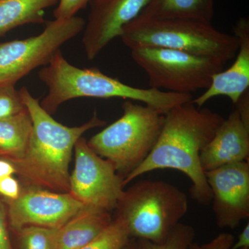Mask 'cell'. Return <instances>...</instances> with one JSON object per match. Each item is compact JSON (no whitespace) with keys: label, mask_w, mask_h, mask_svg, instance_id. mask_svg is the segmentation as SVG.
<instances>
[{"label":"cell","mask_w":249,"mask_h":249,"mask_svg":"<svg viewBox=\"0 0 249 249\" xmlns=\"http://www.w3.org/2000/svg\"><path fill=\"white\" fill-rule=\"evenodd\" d=\"M224 118L208 108H198L192 101L165 114L163 128L150 155L129 174L127 186L141 175L156 170L174 169L191 180V194L201 206H208L212 193L200 164V152L213 137Z\"/></svg>","instance_id":"cell-1"},{"label":"cell","mask_w":249,"mask_h":249,"mask_svg":"<svg viewBox=\"0 0 249 249\" xmlns=\"http://www.w3.org/2000/svg\"><path fill=\"white\" fill-rule=\"evenodd\" d=\"M32 122L27 150L20 160L11 162L24 186H35L56 193H70L69 172L75 144L87 131L103 127L106 122L96 111L88 122L64 125L41 107L27 88L19 90Z\"/></svg>","instance_id":"cell-2"},{"label":"cell","mask_w":249,"mask_h":249,"mask_svg":"<svg viewBox=\"0 0 249 249\" xmlns=\"http://www.w3.org/2000/svg\"><path fill=\"white\" fill-rule=\"evenodd\" d=\"M38 77L49 90L40 106L51 115L56 112L62 103L77 98H121L139 101L163 114L193 99L191 93L129 86L97 68H78L67 61L60 50L47 66L41 69Z\"/></svg>","instance_id":"cell-3"},{"label":"cell","mask_w":249,"mask_h":249,"mask_svg":"<svg viewBox=\"0 0 249 249\" xmlns=\"http://www.w3.org/2000/svg\"><path fill=\"white\" fill-rule=\"evenodd\" d=\"M124 45L160 47L207 57L226 64L235 58L239 42L233 35L221 32L211 23L183 19L139 16L123 29Z\"/></svg>","instance_id":"cell-4"},{"label":"cell","mask_w":249,"mask_h":249,"mask_svg":"<svg viewBox=\"0 0 249 249\" xmlns=\"http://www.w3.org/2000/svg\"><path fill=\"white\" fill-rule=\"evenodd\" d=\"M120 119L93 136L88 145L109 160L124 180L142 164L154 148L165 114L148 106L125 100Z\"/></svg>","instance_id":"cell-5"},{"label":"cell","mask_w":249,"mask_h":249,"mask_svg":"<svg viewBox=\"0 0 249 249\" xmlns=\"http://www.w3.org/2000/svg\"><path fill=\"white\" fill-rule=\"evenodd\" d=\"M188 209L186 193L163 181L141 180L118 203L117 215L127 224L130 237L161 243Z\"/></svg>","instance_id":"cell-6"},{"label":"cell","mask_w":249,"mask_h":249,"mask_svg":"<svg viewBox=\"0 0 249 249\" xmlns=\"http://www.w3.org/2000/svg\"><path fill=\"white\" fill-rule=\"evenodd\" d=\"M132 60L146 73L154 89L191 93L207 89L213 77L225 64L174 49L137 47L130 49Z\"/></svg>","instance_id":"cell-7"},{"label":"cell","mask_w":249,"mask_h":249,"mask_svg":"<svg viewBox=\"0 0 249 249\" xmlns=\"http://www.w3.org/2000/svg\"><path fill=\"white\" fill-rule=\"evenodd\" d=\"M86 21L74 16L48 21L39 35L0 43V85L13 83L33 70L47 66L60 47L84 29Z\"/></svg>","instance_id":"cell-8"},{"label":"cell","mask_w":249,"mask_h":249,"mask_svg":"<svg viewBox=\"0 0 249 249\" xmlns=\"http://www.w3.org/2000/svg\"><path fill=\"white\" fill-rule=\"evenodd\" d=\"M75 167L70 178V193L86 206L111 212L124 193L123 178L109 160L98 155L80 137L74 146Z\"/></svg>","instance_id":"cell-9"},{"label":"cell","mask_w":249,"mask_h":249,"mask_svg":"<svg viewBox=\"0 0 249 249\" xmlns=\"http://www.w3.org/2000/svg\"><path fill=\"white\" fill-rule=\"evenodd\" d=\"M4 200L14 232L28 226L60 229L84 206L70 193L35 186L22 187L17 199Z\"/></svg>","instance_id":"cell-10"},{"label":"cell","mask_w":249,"mask_h":249,"mask_svg":"<svg viewBox=\"0 0 249 249\" xmlns=\"http://www.w3.org/2000/svg\"><path fill=\"white\" fill-rule=\"evenodd\" d=\"M205 175L217 227L236 229L249 217V160L223 165Z\"/></svg>","instance_id":"cell-11"},{"label":"cell","mask_w":249,"mask_h":249,"mask_svg":"<svg viewBox=\"0 0 249 249\" xmlns=\"http://www.w3.org/2000/svg\"><path fill=\"white\" fill-rule=\"evenodd\" d=\"M234 106L200 152V164L205 173L223 165L249 160V90Z\"/></svg>","instance_id":"cell-12"},{"label":"cell","mask_w":249,"mask_h":249,"mask_svg":"<svg viewBox=\"0 0 249 249\" xmlns=\"http://www.w3.org/2000/svg\"><path fill=\"white\" fill-rule=\"evenodd\" d=\"M149 0H92L82 39L87 57L93 60L123 29L136 19Z\"/></svg>","instance_id":"cell-13"},{"label":"cell","mask_w":249,"mask_h":249,"mask_svg":"<svg viewBox=\"0 0 249 249\" xmlns=\"http://www.w3.org/2000/svg\"><path fill=\"white\" fill-rule=\"evenodd\" d=\"M233 36L239 42L235 60L225 71L218 72L213 77L211 84L202 94L192 103L198 108L216 96H225L235 104L249 89V21L240 18L233 27Z\"/></svg>","instance_id":"cell-14"},{"label":"cell","mask_w":249,"mask_h":249,"mask_svg":"<svg viewBox=\"0 0 249 249\" xmlns=\"http://www.w3.org/2000/svg\"><path fill=\"white\" fill-rule=\"evenodd\" d=\"M112 221L110 212L84 206L60 229L58 249H81Z\"/></svg>","instance_id":"cell-15"},{"label":"cell","mask_w":249,"mask_h":249,"mask_svg":"<svg viewBox=\"0 0 249 249\" xmlns=\"http://www.w3.org/2000/svg\"><path fill=\"white\" fill-rule=\"evenodd\" d=\"M214 0H149L139 16L211 23Z\"/></svg>","instance_id":"cell-16"},{"label":"cell","mask_w":249,"mask_h":249,"mask_svg":"<svg viewBox=\"0 0 249 249\" xmlns=\"http://www.w3.org/2000/svg\"><path fill=\"white\" fill-rule=\"evenodd\" d=\"M59 0H0V37L28 24L45 23V10Z\"/></svg>","instance_id":"cell-17"},{"label":"cell","mask_w":249,"mask_h":249,"mask_svg":"<svg viewBox=\"0 0 249 249\" xmlns=\"http://www.w3.org/2000/svg\"><path fill=\"white\" fill-rule=\"evenodd\" d=\"M32 129L27 109L0 120V159L16 161L25 153Z\"/></svg>","instance_id":"cell-18"},{"label":"cell","mask_w":249,"mask_h":249,"mask_svg":"<svg viewBox=\"0 0 249 249\" xmlns=\"http://www.w3.org/2000/svg\"><path fill=\"white\" fill-rule=\"evenodd\" d=\"M60 229L28 226L16 232L19 249H58Z\"/></svg>","instance_id":"cell-19"},{"label":"cell","mask_w":249,"mask_h":249,"mask_svg":"<svg viewBox=\"0 0 249 249\" xmlns=\"http://www.w3.org/2000/svg\"><path fill=\"white\" fill-rule=\"evenodd\" d=\"M130 238L127 224L117 215L102 232L81 249H124Z\"/></svg>","instance_id":"cell-20"},{"label":"cell","mask_w":249,"mask_h":249,"mask_svg":"<svg viewBox=\"0 0 249 249\" xmlns=\"http://www.w3.org/2000/svg\"><path fill=\"white\" fill-rule=\"evenodd\" d=\"M196 231L188 224L178 223L164 242L155 243L143 239L138 240L139 249H188L194 242Z\"/></svg>","instance_id":"cell-21"},{"label":"cell","mask_w":249,"mask_h":249,"mask_svg":"<svg viewBox=\"0 0 249 249\" xmlns=\"http://www.w3.org/2000/svg\"><path fill=\"white\" fill-rule=\"evenodd\" d=\"M26 109L16 85L8 83L0 85V120L16 115Z\"/></svg>","instance_id":"cell-22"},{"label":"cell","mask_w":249,"mask_h":249,"mask_svg":"<svg viewBox=\"0 0 249 249\" xmlns=\"http://www.w3.org/2000/svg\"><path fill=\"white\" fill-rule=\"evenodd\" d=\"M92 0H59L58 6L54 10L55 19H69L76 16L80 10L85 9Z\"/></svg>","instance_id":"cell-23"},{"label":"cell","mask_w":249,"mask_h":249,"mask_svg":"<svg viewBox=\"0 0 249 249\" xmlns=\"http://www.w3.org/2000/svg\"><path fill=\"white\" fill-rule=\"evenodd\" d=\"M22 186L14 175L0 178V196L5 200H14L20 195Z\"/></svg>","instance_id":"cell-24"},{"label":"cell","mask_w":249,"mask_h":249,"mask_svg":"<svg viewBox=\"0 0 249 249\" xmlns=\"http://www.w3.org/2000/svg\"><path fill=\"white\" fill-rule=\"evenodd\" d=\"M9 229L6 203L0 196V249H14Z\"/></svg>","instance_id":"cell-25"},{"label":"cell","mask_w":249,"mask_h":249,"mask_svg":"<svg viewBox=\"0 0 249 249\" xmlns=\"http://www.w3.org/2000/svg\"><path fill=\"white\" fill-rule=\"evenodd\" d=\"M235 242V237L229 232H223L211 242L201 245L202 249H231Z\"/></svg>","instance_id":"cell-26"},{"label":"cell","mask_w":249,"mask_h":249,"mask_svg":"<svg viewBox=\"0 0 249 249\" xmlns=\"http://www.w3.org/2000/svg\"><path fill=\"white\" fill-rule=\"evenodd\" d=\"M231 249H249V223L240 232L237 242H234Z\"/></svg>","instance_id":"cell-27"},{"label":"cell","mask_w":249,"mask_h":249,"mask_svg":"<svg viewBox=\"0 0 249 249\" xmlns=\"http://www.w3.org/2000/svg\"><path fill=\"white\" fill-rule=\"evenodd\" d=\"M16 175V168L12 163L0 159V178Z\"/></svg>","instance_id":"cell-28"},{"label":"cell","mask_w":249,"mask_h":249,"mask_svg":"<svg viewBox=\"0 0 249 249\" xmlns=\"http://www.w3.org/2000/svg\"><path fill=\"white\" fill-rule=\"evenodd\" d=\"M124 249H139L138 240L133 237H131L130 240L127 242Z\"/></svg>","instance_id":"cell-29"},{"label":"cell","mask_w":249,"mask_h":249,"mask_svg":"<svg viewBox=\"0 0 249 249\" xmlns=\"http://www.w3.org/2000/svg\"><path fill=\"white\" fill-rule=\"evenodd\" d=\"M188 249H201V246L197 243H195L193 242V244L191 245V247H189Z\"/></svg>","instance_id":"cell-30"}]
</instances>
